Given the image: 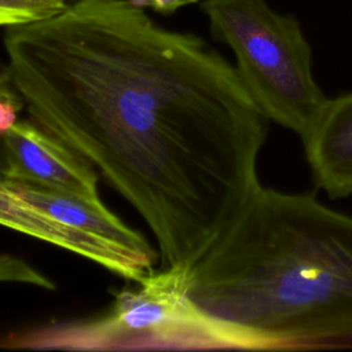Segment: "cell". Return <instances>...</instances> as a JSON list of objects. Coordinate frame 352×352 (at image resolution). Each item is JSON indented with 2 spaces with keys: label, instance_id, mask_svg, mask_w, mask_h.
<instances>
[{
  "label": "cell",
  "instance_id": "1",
  "mask_svg": "<svg viewBox=\"0 0 352 352\" xmlns=\"http://www.w3.org/2000/svg\"><path fill=\"white\" fill-rule=\"evenodd\" d=\"M3 45L29 117L135 208L164 267H191L261 186L268 118L201 37L129 0H74Z\"/></svg>",
  "mask_w": 352,
  "mask_h": 352
},
{
  "label": "cell",
  "instance_id": "2",
  "mask_svg": "<svg viewBox=\"0 0 352 352\" xmlns=\"http://www.w3.org/2000/svg\"><path fill=\"white\" fill-rule=\"evenodd\" d=\"M188 296L231 349L352 346V216L260 186L190 267Z\"/></svg>",
  "mask_w": 352,
  "mask_h": 352
},
{
  "label": "cell",
  "instance_id": "3",
  "mask_svg": "<svg viewBox=\"0 0 352 352\" xmlns=\"http://www.w3.org/2000/svg\"><path fill=\"white\" fill-rule=\"evenodd\" d=\"M186 265L162 267L124 287L100 315L11 333L0 348L30 351L231 349L224 329L188 296Z\"/></svg>",
  "mask_w": 352,
  "mask_h": 352
},
{
  "label": "cell",
  "instance_id": "4",
  "mask_svg": "<svg viewBox=\"0 0 352 352\" xmlns=\"http://www.w3.org/2000/svg\"><path fill=\"white\" fill-rule=\"evenodd\" d=\"M212 36L235 54L238 74L261 113L302 135L327 96L315 81L298 22L264 0H205Z\"/></svg>",
  "mask_w": 352,
  "mask_h": 352
},
{
  "label": "cell",
  "instance_id": "5",
  "mask_svg": "<svg viewBox=\"0 0 352 352\" xmlns=\"http://www.w3.org/2000/svg\"><path fill=\"white\" fill-rule=\"evenodd\" d=\"M6 183L100 201L98 170L32 118L18 120L1 138Z\"/></svg>",
  "mask_w": 352,
  "mask_h": 352
},
{
  "label": "cell",
  "instance_id": "6",
  "mask_svg": "<svg viewBox=\"0 0 352 352\" xmlns=\"http://www.w3.org/2000/svg\"><path fill=\"white\" fill-rule=\"evenodd\" d=\"M0 224L89 258L132 282L154 270V258L58 221L4 182H0Z\"/></svg>",
  "mask_w": 352,
  "mask_h": 352
},
{
  "label": "cell",
  "instance_id": "7",
  "mask_svg": "<svg viewBox=\"0 0 352 352\" xmlns=\"http://www.w3.org/2000/svg\"><path fill=\"white\" fill-rule=\"evenodd\" d=\"M316 187L331 199L352 195V92L327 98L301 135Z\"/></svg>",
  "mask_w": 352,
  "mask_h": 352
},
{
  "label": "cell",
  "instance_id": "8",
  "mask_svg": "<svg viewBox=\"0 0 352 352\" xmlns=\"http://www.w3.org/2000/svg\"><path fill=\"white\" fill-rule=\"evenodd\" d=\"M6 184L66 226L107 239L136 254L157 258L155 250L146 238L110 212L102 201H89L67 192L28 186Z\"/></svg>",
  "mask_w": 352,
  "mask_h": 352
},
{
  "label": "cell",
  "instance_id": "9",
  "mask_svg": "<svg viewBox=\"0 0 352 352\" xmlns=\"http://www.w3.org/2000/svg\"><path fill=\"white\" fill-rule=\"evenodd\" d=\"M65 6V0H0V26L41 21L60 12Z\"/></svg>",
  "mask_w": 352,
  "mask_h": 352
},
{
  "label": "cell",
  "instance_id": "10",
  "mask_svg": "<svg viewBox=\"0 0 352 352\" xmlns=\"http://www.w3.org/2000/svg\"><path fill=\"white\" fill-rule=\"evenodd\" d=\"M0 282L26 283L41 289H55V283L26 261L0 253Z\"/></svg>",
  "mask_w": 352,
  "mask_h": 352
},
{
  "label": "cell",
  "instance_id": "11",
  "mask_svg": "<svg viewBox=\"0 0 352 352\" xmlns=\"http://www.w3.org/2000/svg\"><path fill=\"white\" fill-rule=\"evenodd\" d=\"M23 109V100L16 96H0V139L18 121V113Z\"/></svg>",
  "mask_w": 352,
  "mask_h": 352
},
{
  "label": "cell",
  "instance_id": "12",
  "mask_svg": "<svg viewBox=\"0 0 352 352\" xmlns=\"http://www.w3.org/2000/svg\"><path fill=\"white\" fill-rule=\"evenodd\" d=\"M198 0H150V7L161 14H172L176 10L194 4Z\"/></svg>",
  "mask_w": 352,
  "mask_h": 352
},
{
  "label": "cell",
  "instance_id": "13",
  "mask_svg": "<svg viewBox=\"0 0 352 352\" xmlns=\"http://www.w3.org/2000/svg\"><path fill=\"white\" fill-rule=\"evenodd\" d=\"M19 95L14 88L6 66L0 69V96H16Z\"/></svg>",
  "mask_w": 352,
  "mask_h": 352
},
{
  "label": "cell",
  "instance_id": "14",
  "mask_svg": "<svg viewBox=\"0 0 352 352\" xmlns=\"http://www.w3.org/2000/svg\"><path fill=\"white\" fill-rule=\"evenodd\" d=\"M6 170H7V162H6V153L3 140L0 139V182L6 180Z\"/></svg>",
  "mask_w": 352,
  "mask_h": 352
},
{
  "label": "cell",
  "instance_id": "15",
  "mask_svg": "<svg viewBox=\"0 0 352 352\" xmlns=\"http://www.w3.org/2000/svg\"><path fill=\"white\" fill-rule=\"evenodd\" d=\"M129 1L133 3V4L138 6V7H142V8L150 7V0H129Z\"/></svg>",
  "mask_w": 352,
  "mask_h": 352
}]
</instances>
